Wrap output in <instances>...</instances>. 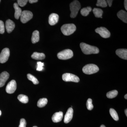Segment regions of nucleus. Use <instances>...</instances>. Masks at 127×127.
<instances>
[{"label":"nucleus","instance_id":"obj_17","mask_svg":"<svg viewBox=\"0 0 127 127\" xmlns=\"http://www.w3.org/2000/svg\"><path fill=\"white\" fill-rule=\"evenodd\" d=\"M118 17L123 22L125 23H127V12L121 10L118 12L117 14Z\"/></svg>","mask_w":127,"mask_h":127},{"label":"nucleus","instance_id":"obj_23","mask_svg":"<svg viewBox=\"0 0 127 127\" xmlns=\"http://www.w3.org/2000/svg\"><path fill=\"white\" fill-rule=\"evenodd\" d=\"M92 7L88 6L86 7H84L81 10V13L82 15L84 16H87L89 14V12L92 11Z\"/></svg>","mask_w":127,"mask_h":127},{"label":"nucleus","instance_id":"obj_21","mask_svg":"<svg viewBox=\"0 0 127 127\" xmlns=\"http://www.w3.org/2000/svg\"><path fill=\"white\" fill-rule=\"evenodd\" d=\"M94 14L95 17L97 18H102V15L103 11L102 9L99 8H95L93 10Z\"/></svg>","mask_w":127,"mask_h":127},{"label":"nucleus","instance_id":"obj_38","mask_svg":"<svg viewBox=\"0 0 127 127\" xmlns=\"http://www.w3.org/2000/svg\"><path fill=\"white\" fill-rule=\"evenodd\" d=\"M124 97H125V98L126 99H127V94H126L125 95V96H124Z\"/></svg>","mask_w":127,"mask_h":127},{"label":"nucleus","instance_id":"obj_34","mask_svg":"<svg viewBox=\"0 0 127 127\" xmlns=\"http://www.w3.org/2000/svg\"><path fill=\"white\" fill-rule=\"evenodd\" d=\"M112 0H107L106 1V2L107 4L108 5L109 7H111L112 5Z\"/></svg>","mask_w":127,"mask_h":127},{"label":"nucleus","instance_id":"obj_16","mask_svg":"<svg viewBox=\"0 0 127 127\" xmlns=\"http://www.w3.org/2000/svg\"><path fill=\"white\" fill-rule=\"evenodd\" d=\"M116 55L119 57L125 60L127 59V50L126 49H118L116 51Z\"/></svg>","mask_w":127,"mask_h":127},{"label":"nucleus","instance_id":"obj_42","mask_svg":"<svg viewBox=\"0 0 127 127\" xmlns=\"http://www.w3.org/2000/svg\"><path fill=\"white\" fill-rule=\"evenodd\" d=\"M0 1H1V0H0Z\"/></svg>","mask_w":127,"mask_h":127},{"label":"nucleus","instance_id":"obj_30","mask_svg":"<svg viewBox=\"0 0 127 127\" xmlns=\"http://www.w3.org/2000/svg\"><path fill=\"white\" fill-rule=\"evenodd\" d=\"M28 1V0H17L18 5H20L21 7H23L26 5Z\"/></svg>","mask_w":127,"mask_h":127},{"label":"nucleus","instance_id":"obj_22","mask_svg":"<svg viewBox=\"0 0 127 127\" xmlns=\"http://www.w3.org/2000/svg\"><path fill=\"white\" fill-rule=\"evenodd\" d=\"M47 99L46 98H42L39 99L37 103V106L40 108L45 107L47 104Z\"/></svg>","mask_w":127,"mask_h":127},{"label":"nucleus","instance_id":"obj_33","mask_svg":"<svg viewBox=\"0 0 127 127\" xmlns=\"http://www.w3.org/2000/svg\"><path fill=\"white\" fill-rule=\"evenodd\" d=\"M26 122L25 119L23 118L21 119L20 122V124L19 127H26Z\"/></svg>","mask_w":127,"mask_h":127},{"label":"nucleus","instance_id":"obj_31","mask_svg":"<svg viewBox=\"0 0 127 127\" xmlns=\"http://www.w3.org/2000/svg\"><path fill=\"white\" fill-rule=\"evenodd\" d=\"M5 32V26L4 22L0 20V34H2Z\"/></svg>","mask_w":127,"mask_h":127},{"label":"nucleus","instance_id":"obj_2","mask_svg":"<svg viewBox=\"0 0 127 127\" xmlns=\"http://www.w3.org/2000/svg\"><path fill=\"white\" fill-rule=\"evenodd\" d=\"M76 30V26L73 24H67L63 25L61 30L64 35L66 36L71 35Z\"/></svg>","mask_w":127,"mask_h":127},{"label":"nucleus","instance_id":"obj_28","mask_svg":"<svg viewBox=\"0 0 127 127\" xmlns=\"http://www.w3.org/2000/svg\"><path fill=\"white\" fill-rule=\"evenodd\" d=\"M96 5L102 7H107V6L106 1L105 0H98Z\"/></svg>","mask_w":127,"mask_h":127},{"label":"nucleus","instance_id":"obj_35","mask_svg":"<svg viewBox=\"0 0 127 127\" xmlns=\"http://www.w3.org/2000/svg\"><path fill=\"white\" fill-rule=\"evenodd\" d=\"M29 1L30 3H33L37 2L38 0H29Z\"/></svg>","mask_w":127,"mask_h":127},{"label":"nucleus","instance_id":"obj_15","mask_svg":"<svg viewBox=\"0 0 127 127\" xmlns=\"http://www.w3.org/2000/svg\"><path fill=\"white\" fill-rule=\"evenodd\" d=\"M63 117V112H59L54 114L52 119L53 122L58 123L62 121Z\"/></svg>","mask_w":127,"mask_h":127},{"label":"nucleus","instance_id":"obj_10","mask_svg":"<svg viewBox=\"0 0 127 127\" xmlns=\"http://www.w3.org/2000/svg\"><path fill=\"white\" fill-rule=\"evenodd\" d=\"M17 88V84L16 81L11 80L7 84L6 88V91L7 93L11 94L14 93Z\"/></svg>","mask_w":127,"mask_h":127},{"label":"nucleus","instance_id":"obj_32","mask_svg":"<svg viewBox=\"0 0 127 127\" xmlns=\"http://www.w3.org/2000/svg\"><path fill=\"white\" fill-rule=\"evenodd\" d=\"M37 70L41 71L43 69V66H44V63L41 62H38L37 63Z\"/></svg>","mask_w":127,"mask_h":127},{"label":"nucleus","instance_id":"obj_3","mask_svg":"<svg viewBox=\"0 0 127 127\" xmlns=\"http://www.w3.org/2000/svg\"><path fill=\"white\" fill-rule=\"evenodd\" d=\"M70 7L71 11V17L72 18H75L77 15L79 10L81 9V4L78 1L75 0L70 3Z\"/></svg>","mask_w":127,"mask_h":127},{"label":"nucleus","instance_id":"obj_36","mask_svg":"<svg viewBox=\"0 0 127 127\" xmlns=\"http://www.w3.org/2000/svg\"><path fill=\"white\" fill-rule=\"evenodd\" d=\"M124 6H125V9L126 10H127V0H124Z\"/></svg>","mask_w":127,"mask_h":127},{"label":"nucleus","instance_id":"obj_27","mask_svg":"<svg viewBox=\"0 0 127 127\" xmlns=\"http://www.w3.org/2000/svg\"><path fill=\"white\" fill-rule=\"evenodd\" d=\"M27 77L28 79L32 82L33 84H39V81L33 75L31 74H27Z\"/></svg>","mask_w":127,"mask_h":127},{"label":"nucleus","instance_id":"obj_7","mask_svg":"<svg viewBox=\"0 0 127 127\" xmlns=\"http://www.w3.org/2000/svg\"><path fill=\"white\" fill-rule=\"evenodd\" d=\"M20 20L23 23H25L30 20L33 17V14L29 11L24 10L22 11L21 16Z\"/></svg>","mask_w":127,"mask_h":127},{"label":"nucleus","instance_id":"obj_12","mask_svg":"<svg viewBox=\"0 0 127 127\" xmlns=\"http://www.w3.org/2000/svg\"><path fill=\"white\" fill-rule=\"evenodd\" d=\"M9 77V73L7 72H3L0 74V87H3L5 85Z\"/></svg>","mask_w":127,"mask_h":127},{"label":"nucleus","instance_id":"obj_19","mask_svg":"<svg viewBox=\"0 0 127 127\" xmlns=\"http://www.w3.org/2000/svg\"><path fill=\"white\" fill-rule=\"evenodd\" d=\"M31 57L35 60H42L45 58V55L43 53L35 52L32 55Z\"/></svg>","mask_w":127,"mask_h":127},{"label":"nucleus","instance_id":"obj_18","mask_svg":"<svg viewBox=\"0 0 127 127\" xmlns=\"http://www.w3.org/2000/svg\"><path fill=\"white\" fill-rule=\"evenodd\" d=\"M14 7L15 10V17L16 19L18 20L21 16V9L19 7V6L18 4L17 3H15L14 4Z\"/></svg>","mask_w":127,"mask_h":127},{"label":"nucleus","instance_id":"obj_9","mask_svg":"<svg viewBox=\"0 0 127 127\" xmlns=\"http://www.w3.org/2000/svg\"><path fill=\"white\" fill-rule=\"evenodd\" d=\"M95 31L96 33L100 34V35L103 38H108L111 36L110 32L105 27L98 28L95 30Z\"/></svg>","mask_w":127,"mask_h":127},{"label":"nucleus","instance_id":"obj_41","mask_svg":"<svg viewBox=\"0 0 127 127\" xmlns=\"http://www.w3.org/2000/svg\"><path fill=\"white\" fill-rule=\"evenodd\" d=\"M36 127V126H34V127Z\"/></svg>","mask_w":127,"mask_h":127},{"label":"nucleus","instance_id":"obj_20","mask_svg":"<svg viewBox=\"0 0 127 127\" xmlns=\"http://www.w3.org/2000/svg\"><path fill=\"white\" fill-rule=\"evenodd\" d=\"M40 40L39 32L38 31H35L32 33V43H35L39 41Z\"/></svg>","mask_w":127,"mask_h":127},{"label":"nucleus","instance_id":"obj_11","mask_svg":"<svg viewBox=\"0 0 127 127\" xmlns=\"http://www.w3.org/2000/svg\"><path fill=\"white\" fill-rule=\"evenodd\" d=\"M73 109L72 108H69L64 117V122L66 124L70 122L72 119L73 115Z\"/></svg>","mask_w":127,"mask_h":127},{"label":"nucleus","instance_id":"obj_26","mask_svg":"<svg viewBox=\"0 0 127 127\" xmlns=\"http://www.w3.org/2000/svg\"><path fill=\"white\" fill-rule=\"evenodd\" d=\"M109 113L113 118L116 121L119 120V117L116 111L113 108H111L109 110Z\"/></svg>","mask_w":127,"mask_h":127},{"label":"nucleus","instance_id":"obj_6","mask_svg":"<svg viewBox=\"0 0 127 127\" xmlns=\"http://www.w3.org/2000/svg\"><path fill=\"white\" fill-rule=\"evenodd\" d=\"M62 79L64 81L73 82H78L79 81V77L77 76L70 73H65L62 76Z\"/></svg>","mask_w":127,"mask_h":127},{"label":"nucleus","instance_id":"obj_14","mask_svg":"<svg viewBox=\"0 0 127 127\" xmlns=\"http://www.w3.org/2000/svg\"><path fill=\"white\" fill-rule=\"evenodd\" d=\"M5 28L8 33H11L15 28V24L13 21L9 19L6 22Z\"/></svg>","mask_w":127,"mask_h":127},{"label":"nucleus","instance_id":"obj_29","mask_svg":"<svg viewBox=\"0 0 127 127\" xmlns=\"http://www.w3.org/2000/svg\"><path fill=\"white\" fill-rule=\"evenodd\" d=\"M86 106L87 108L89 110H92L93 109L94 106L92 104V100L91 98H89L87 101Z\"/></svg>","mask_w":127,"mask_h":127},{"label":"nucleus","instance_id":"obj_37","mask_svg":"<svg viewBox=\"0 0 127 127\" xmlns=\"http://www.w3.org/2000/svg\"><path fill=\"white\" fill-rule=\"evenodd\" d=\"M127 109H125V114H126V116H127Z\"/></svg>","mask_w":127,"mask_h":127},{"label":"nucleus","instance_id":"obj_24","mask_svg":"<svg viewBox=\"0 0 127 127\" xmlns=\"http://www.w3.org/2000/svg\"><path fill=\"white\" fill-rule=\"evenodd\" d=\"M17 98L20 101L23 103H27L29 101L28 97L26 95H23V94H20L18 95Z\"/></svg>","mask_w":127,"mask_h":127},{"label":"nucleus","instance_id":"obj_25","mask_svg":"<svg viewBox=\"0 0 127 127\" xmlns=\"http://www.w3.org/2000/svg\"><path fill=\"white\" fill-rule=\"evenodd\" d=\"M118 94V92L116 90L110 91L107 93V97L109 98H113L116 97Z\"/></svg>","mask_w":127,"mask_h":127},{"label":"nucleus","instance_id":"obj_5","mask_svg":"<svg viewBox=\"0 0 127 127\" xmlns=\"http://www.w3.org/2000/svg\"><path fill=\"white\" fill-rule=\"evenodd\" d=\"M73 52L70 49H66L60 52L57 54V57L61 60H67L70 59L73 56Z\"/></svg>","mask_w":127,"mask_h":127},{"label":"nucleus","instance_id":"obj_40","mask_svg":"<svg viewBox=\"0 0 127 127\" xmlns=\"http://www.w3.org/2000/svg\"><path fill=\"white\" fill-rule=\"evenodd\" d=\"M1 111L0 110V116H1Z\"/></svg>","mask_w":127,"mask_h":127},{"label":"nucleus","instance_id":"obj_8","mask_svg":"<svg viewBox=\"0 0 127 127\" xmlns=\"http://www.w3.org/2000/svg\"><path fill=\"white\" fill-rule=\"evenodd\" d=\"M10 54L9 48H6L3 49L0 54V63H4L6 62L9 59Z\"/></svg>","mask_w":127,"mask_h":127},{"label":"nucleus","instance_id":"obj_1","mask_svg":"<svg viewBox=\"0 0 127 127\" xmlns=\"http://www.w3.org/2000/svg\"><path fill=\"white\" fill-rule=\"evenodd\" d=\"M80 46L82 51L85 55L97 54L99 52V49L96 47L90 45L83 42L80 43Z\"/></svg>","mask_w":127,"mask_h":127},{"label":"nucleus","instance_id":"obj_4","mask_svg":"<svg viewBox=\"0 0 127 127\" xmlns=\"http://www.w3.org/2000/svg\"><path fill=\"white\" fill-rule=\"evenodd\" d=\"M99 69L96 65L94 64H88L84 66L82 70L84 73L87 75H91L97 72Z\"/></svg>","mask_w":127,"mask_h":127},{"label":"nucleus","instance_id":"obj_39","mask_svg":"<svg viewBox=\"0 0 127 127\" xmlns=\"http://www.w3.org/2000/svg\"><path fill=\"white\" fill-rule=\"evenodd\" d=\"M100 127H105V126H104V125H101V126H100Z\"/></svg>","mask_w":127,"mask_h":127},{"label":"nucleus","instance_id":"obj_13","mask_svg":"<svg viewBox=\"0 0 127 127\" xmlns=\"http://www.w3.org/2000/svg\"><path fill=\"white\" fill-rule=\"evenodd\" d=\"M59 16L58 14L52 13L50 15L48 19V22L51 26H54L58 22Z\"/></svg>","mask_w":127,"mask_h":127}]
</instances>
